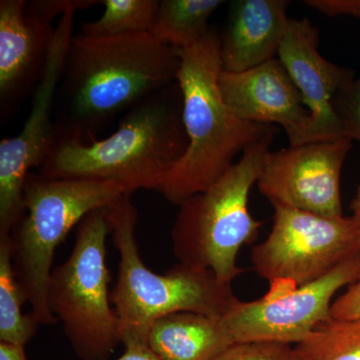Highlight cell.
Wrapping results in <instances>:
<instances>
[{
	"mask_svg": "<svg viewBox=\"0 0 360 360\" xmlns=\"http://www.w3.org/2000/svg\"><path fill=\"white\" fill-rule=\"evenodd\" d=\"M180 65L179 49L150 32L72 37L58 85V134L96 141L116 115L175 84Z\"/></svg>",
	"mask_w": 360,
	"mask_h": 360,
	"instance_id": "cell-1",
	"label": "cell"
},
{
	"mask_svg": "<svg viewBox=\"0 0 360 360\" xmlns=\"http://www.w3.org/2000/svg\"><path fill=\"white\" fill-rule=\"evenodd\" d=\"M187 146L176 82L127 111L106 139L89 143L58 134L39 174L51 179L120 182L131 194L139 189L158 191Z\"/></svg>",
	"mask_w": 360,
	"mask_h": 360,
	"instance_id": "cell-2",
	"label": "cell"
},
{
	"mask_svg": "<svg viewBox=\"0 0 360 360\" xmlns=\"http://www.w3.org/2000/svg\"><path fill=\"white\" fill-rule=\"evenodd\" d=\"M219 35L210 30L198 44L179 49L177 84L188 146L158 191L174 205L206 191L229 172L239 153L276 134L274 125L240 120L225 103L219 85Z\"/></svg>",
	"mask_w": 360,
	"mask_h": 360,
	"instance_id": "cell-3",
	"label": "cell"
},
{
	"mask_svg": "<svg viewBox=\"0 0 360 360\" xmlns=\"http://www.w3.org/2000/svg\"><path fill=\"white\" fill-rule=\"evenodd\" d=\"M132 194H123L108 210L113 245L120 252L117 281L110 300L117 315L122 345L129 341L148 343L153 322L176 312H194L224 317L238 302L231 283L210 269L175 264L158 274L142 260L137 245V210Z\"/></svg>",
	"mask_w": 360,
	"mask_h": 360,
	"instance_id": "cell-4",
	"label": "cell"
},
{
	"mask_svg": "<svg viewBox=\"0 0 360 360\" xmlns=\"http://www.w3.org/2000/svg\"><path fill=\"white\" fill-rule=\"evenodd\" d=\"M127 193V187L116 181L27 175L25 213L9 236L16 278L39 324L58 322L47 302L56 248L89 213L108 208Z\"/></svg>",
	"mask_w": 360,
	"mask_h": 360,
	"instance_id": "cell-5",
	"label": "cell"
},
{
	"mask_svg": "<svg viewBox=\"0 0 360 360\" xmlns=\"http://www.w3.org/2000/svg\"><path fill=\"white\" fill-rule=\"evenodd\" d=\"M274 139L271 135L246 149L214 184L179 205L172 231L179 262L212 270L226 283L243 274L239 250L257 238L262 225L251 215L248 198Z\"/></svg>",
	"mask_w": 360,
	"mask_h": 360,
	"instance_id": "cell-6",
	"label": "cell"
},
{
	"mask_svg": "<svg viewBox=\"0 0 360 360\" xmlns=\"http://www.w3.org/2000/svg\"><path fill=\"white\" fill-rule=\"evenodd\" d=\"M108 210L89 213L78 225L70 257L52 270L47 302L82 360H108L122 343L120 323L111 307L106 239Z\"/></svg>",
	"mask_w": 360,
	"mask_h": 360,
	"instance_id": "cell-7",
	"label": "cell"
},
{
	"mask_svg": "<svg viewBox=\"0 0 360 360\" xmlns=\"http://www.w3.org/2000/svg\"><path fill=\"white\" fill-rule=\"evenodd\" d=\"M272 206L271 231L251 250L253 269L269 281V292L317 281L360 252L359 232L352 217H324L290 206Z\"/></svg>",
	"mask_w": 360,
	"mask_h": 360,
	"instance_id": "cell-8",
	"label": "cell"
},
{
	"mask_svg": "<svg viewBox=\"0 0 360 360\" xmlns=\"http://www.w3.org/2000/svg\"><path fill=\"white\" fill-rule=\"evenodd\" d=\"M77 11H66L56 27L44 77L35 90L32 112L20 134L0 141V238L11 236L25 213V184L32 168L44 165L58 137L52 106L72 39Z\"/></svg>",
	"mask_w": 360,
	"mask_h": 360,
	"instance_id": "cell-9",
	"label": "cell"
},
{
	"mask_svg": "<svg viewBox=\"0 0 360 360\" xmlns=\"http://www.w3.org/2000/svg\"><path fill=\"white\" fill-rule=\"evenodd\" d=\"M360 252L329 274L293 290L267 292L252 302L238 300L224 317L236 342L298 345L331 319L333 298L340 288L359 281Z\"/></svg>",
	"mask_w": 360,
	"mask_h": 360,
	"instance_id": "cell-10",
	"label": "cell"
},
{
	"mask_svg": "<svg viewBox=\"0 0 360 360\" xmlns=\"http://www.w3.org/2000/svg\"><path fill=\"white\" fill-rule=\"evenodd\" d=\"M352 148V139L341 137L269 150L258 176V188L272 205L341 217V170Z\"/></svg>",
	"mask_w": 360,
	"mask_h": 360,
	"instance_id": "cell-11",
	"label": "cell"
},
{
	"mask_svg": "<svg viewBox=\"0 0 360 360\" xmlns=\"http://www.w3.org/2000/svg\"><path fill=\"white\" fill-rule=\"evenodd\" d=\"M219 85L225 103L240 120L281 125L290 146L317 142L311 112L278 58L243 72L221 71Z\"/></svg>",
	"mask_w": 360,
	"mask_h": 360,
	"instance_id": "cell-12",
	"label": "cell"
},
{
	"mask_svg": "<svg viewBox=\"0 0 360 360\" xmlns=\"http://www.w3.org/2000/svg\"><path fill=\"white\" fill-rule=\"evenodd\" d=\"M319 28L307 18H290L277 58L292 78L312 116L316 141L347 137L333 110V99L354 71L329 63L319 51Z\"/></svg>",
	"mask_w": 360,
	"mask_h": 360,
	"instance_id": "cell-13",
	"label": "cell"
},
{
	"mask_svg": "<svg viewBox=\"0 0 360 360\" xmlns=\"http://www.w3.org/2000/svg\"><path fill=\"white\" fill-rule=\"evenodd\" d=\"M25 0L0 1V108L6 117L44 77L56 28Z\"/></svg>",
	"mask_w": 360,
	"mask_h": 360,
	"instance_id": "cell-14",
	"label": "cell"
},
{
	"mask_svg": "<svg viewBox=\"0 0 360 360\" xmlns=\"http://www.w3.org/2000/svg\"><path fill=\"white\" fill-rule=\"evenodd\" d=\"M286 0H236L219 37L222 71L243 72L276 58L290 18Z\"/></svg>",
	"mask_w": 360,
	"mask_h": 360,
	"instance_id": "cell-15",
	"label": "cell"
},
{
	"mask_svg": "<svg viewBox=\"0 0 360 360\" xmlns=\"http://www.w3.org/2000/svg\"><path fill=\"white\" fill-rule=\"evenodd\" d=\"M224 317L176 312L153 322L148 345L161 360H212L236 343Z\"/></svg>",
	"mask_w": 360,
	"mask_h": 360,
	"instance_id": "cell-16",
	"label": "cell"
},
{
	"mask_svg": "<svg viewBox=\"0 0 360 360\" xmlns=\"http://www.w3.org/2000/svg\"><path fill=\"white\" fill-rule=\"evenodd\" d=\"M224 4L221 0H162L151 33L175 49H186L205 39L212 30L208 20Z\"/></svg>",
	"mask_w": 360,
	"mask_h": 360,
	"instance_id": "cell-17",
	"label": "cell"
},
{
	"mask_svg": "<svg viewBox=\"0 0 360 360\" xmlns=\"http://www.w3.org/2000/svg\"><path fill=\"white\" fill-rule=\"evenodd\" d=\"M25 302L14 272L11 236L0 238V342L25 347L37 333L39 323L32 314H23Z\"/></svg>",
	"mask_w": 360,
	"mask_h": 360,
	"instance_id": "cell-18",
	"label": "cell"
},
{
	"mask_svg": "<svg viewBox=\"0 0 360 360\" xmlns=\"http://www.w3.org/2000/svg\"><path fill=\"white\" fill-rule=\"evenodd\" d=\"M295 360H360V319L323 322L295 345Z\"/></svg>",
	"mask_w": 360,
	"mask_h": 360,
	"instance_id": "cell-19",
	"label": "cell"
},
{
	"mask_svg": "<svg viewBox=\"0 0 360 360\" xmlns=\"http://www.w3.org/2000/svg\"><path fill=\"white\" fill-rule=\"evenodd\" d=\"M101 18L82 26V34L113 37L151 33L160 1L158 0H103Z\"/></svg>",
	"mask_w": 360,
	"mask_h": 360,
	"instance_id": "cell-20",
	"label": "cell"
},
{
	"mask_svg": "<svg viewBox=\"0 0 360 360\" xmlns=\"http://www.w3.org/2000/svg\"><path fill=\"white\" fill-rule=\"evenodd\" d=\"M212 360H295V347L264 341L236 342Z\"/></svg>",
	"mask_w": 360,
	"mask_h": 360,
	"instance_id": "cell-21",
	"label": "cell"
},
{
	"mask_svg": "<svg viewBox=\"0 0 360 360\" xmlns=\"http://www.w3.org/2000/svg\"><path fill=\"white\" fill-rule=\"evenodd\" d=\"M333 105L345 136L360 142V77L338 92Z\"/></svg>",
	"mask_w": 360,
	"mask_h": 360,
	"instance_id": "cell-22",
	"label": "cell"
},
{
	"mask_svg": "<svg viewBox=\"0 0 360 360\" xmlns=\"http://www.w3.org/2000/svg\"><path fill=\"white\" fill-rule=\"evenodd\" d=\"M101 1L94 0H37L26 1L25 9L28 13L51 22L58 14L63 15L66 11H80L89 8Z\"/></svg>",
	"mask_w": 360,
	"mask_h": 360,
	"instance_id": "cell-23",
	"label": "cell"
},
{
	"mask_svg": "<svg viewBox=\"0 0 360 360\" xmlns=\"http://www.w3.org/2000/svg\"><path fill=\"white\" fill-rule=\"evenodd\" d=\"M330 316L336 321L360 319V281L348 286L347 291L336 298L331 305Z\"/></svg>",
	"mask_w": 360,
	"mask_h": 360,
	"instance_id": "cell-24",
	"label": "cell"
},
{
	"mask_svg": "<svg viewBox=\"0 0 360 360\" xmlns=\"http://www.w3.org/2000/svg\"><path fill=\"white\" fill-rule=\"evenodd\" d=\"M304 4L328 16L360 18V0H307Z\"/></svg>",
	"mask_w": 360,
	"mask_h": 360,
	"instance_id": "cell-25",
	"label": "cell"
},
{
	"mask_svg": "<svg viewBox=\"0 0 360 360\" xmlns=\"http://www.w3.org/2000/svg\"><path fill=\"white\" fill-rule=\"evenodd\" d=\"M123 345L124 352L116 360H161L143 341H129Z\"/></svg>",
	"mask_w": 360,
	"mask_h": 360,
	"instance_id": "cell-26",
	"label": "cell"
},
{
	"mask_svg": "<svg viewBox=\"0 0 360 360\" xmlns=\"http://www.w3.org/2000/svg\"><path fill=\"white\" fill-rule=\"evenodd\" d=\"M0 360H27L25 347L0 342Z\"/></svg>",
	"mask_w": 360,
	"mask_h": 360,
	"instance_id": "cell-27",
	"label": "cell"
},
{
	"mask_svg": "<svg viewBox=\"0 0 360 360\" xmlns=\"http://www.w3.org/2000/svg\"><path fill=\"white\" fill-rule=\"evenodd\" d=\"M350 208L352 210V219H354L355 225H356L357 232H359V245H360V186L357 187L356 193H355L354 200L352 201ZM360 281V276L359 278Z\"/></svg>",
	"mask_w": 360,
	"mask_h": 360,
	"instance_id": "cell-28",
	"label": "cell"
}]
</instances>
